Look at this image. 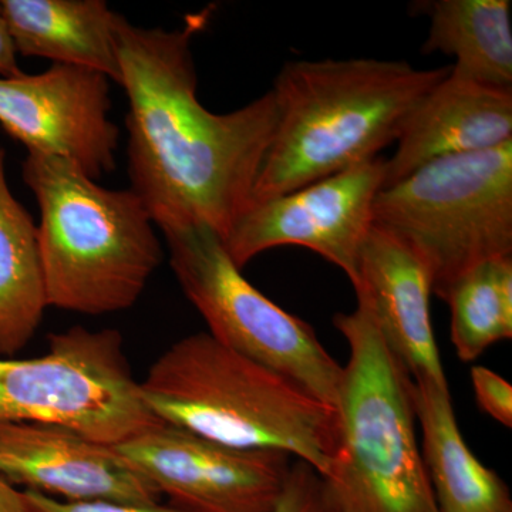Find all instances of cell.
<instances>
[{"mask_svg":"<svg viewBox=\"0 0 512 512\" xmlns=\"http://www.w3.org/2000/svg\"><path fill=\"white\" fill-rule=\"evenodd\" d=\"M208 20L204 10L163 29L121 16L117 52L131 190L163 234L205 227L224 241L251 205L278 109L271 90L231 113L202 106L191 43Z\"/></svg>","mask_w":512,"mask_h":512,"instance_id":"cell-1","label":"cell"},{"mask_svg":"<svg viewBox=\"0 0 512 512\" xmlns=\"http://www.w3.org/2000/svg\"><path fill=\"white\" fill-rule=\"evenodd\" d=\"M448 73L450 67L420 70L403 60L285 63L271 90L278 123L252 202L380 157L396 143L420 100Z\"/></svg>","mask_w":512,"mask_h":512,"instance_id":"cell-2","label":"cell"},{"mask_svg":"<svg viewBox=\"0 0 512 512\" xmlns=\"http://www.w3.org/2000/svg\"><path fill=\"white\" fill-rule=\"evenodd\" d=\"M165 424L238 450L279 451L328 476L338 450V412L288 377L225 348L210 333L165 350L140 382Z\"/></svg>","mask_w":512,"mask_h":512,"instance_id":"cell-3","label":"cell"},{"mask_svg":"<svg viewBox=\"0 0 512 512\" xmlns=\"http://www.w3.org/2000/svg\"><path fill=\"white\" fill-rule=\"evenodd\" d=\"M22 175L39 205L47 308L87 316L131 308L164 258L136 192L101 187L69 161L40 154H28Z\"/></svg>","mask_w":512,"mask_h":512,"instance_id":"cell-4","label":"cell"},{"mask_svg":"<svg viewBox=\"0 0 512 512\" xmlns=\"http://www.w3.org/2000/svg\"><path fill=\"white\" fill-rule=\"evenodd\" d=\"M333 323L349 362L336 404L338 450L322 478L329 512H439L417 443L409 370L362 302Z\"/></svg>","mask_w":512,"mask_h":512,"instance_id":"cell-5","label":"cell"},{"mask_svg":"<svg viewBox=\"0 0 512 512\" xmlns=\"http://www.w3.org/2000/svg\"><path fill=\"white\" fill-rule=\"evenodd\" d=\"M373 225L419 256L444 301L477 265L512 256V141L431 161L383 187Z\"/></svg>","mask_w":512,"mask_h":512,"instance_id":"cell-6","label":"cell"},{"mask_svg":"<svg viewBox=\"0 0 512 512\" xmlns=\"http://www.w3.org/2000/svg\"><path fill=\"white\" fill-rule=\"evenodd\" d=\"M66 427L119 446L161 423L148 410L119 330L74 326L32 359L0 357V424Z\"/></svg>","mask_w":512,"mask_h":512,"instance_id":"cell-7","label":"cell"},{"mask_svg":"<svg viewBox=\"0 0 512 512\" xmlns=\"http://www.w3.org/2000/svg\"><path fill=\"white\" fill-rule=\"evenodd\" d=\"M164 238L173 274L212 338L336 409L343 366L309 323L249 284L211 229H177L164 232Z\"/></svg>","mask_w":512,"mask_h":512,"instance_id":"cell-8","label":"cell"},{"mask_svg":"<svg viewBox=\"0 0 512 512\" xmlns=\"http://www.w3.org/2000/svg\"><path fill=\"white\" fill-rule=\"evenodd\" d=\"M382 157L357 164L269 200L252 202L222 241L239 269L278 247L311 249L359 279L360 256L373 228V204L386 180Z\"/></svg>","mask_w":512,"mask_h":512,"instance_id":"cell-9","label":"cell"},{"mask_svg":"<svg viewBox=\"0 0 512 512\" xmlns=\"http://www.w3.org/2000/svg\"><path fill=\"white\" fill-rule=\"evenodd\" d=\"M116 448L190 512H271L291 468L288 454L222 446L163 421Z\"/></svg>","mask_w":512,"mask_h":512,"instance_id":"cell-10","label":"cell"},{"mask_svg":"<svg viewBox=\"0 0 512 512\" xmlns=\"http://www.w3.org/2000/svg\"><path fill=\"white\" fill-rule=\"evenodd\" d=\"M110 83L104 74L60 63L0 77V126L28 154L62 158L97 181L116 168L120 140Z\"/></svg>","mask_w":512,"mask_h":512,"instance_id":"cell-11","label":"cell"},{"mask_svg":"<svg viewBox=\"0 0 512 512\" xmlns=\"http://www.w3.org/2000/svg\"><path fill=\"white\" fill-rule=\"evenodd\" d=\"M0 476L57 500L160 504V491L116 446L47 424H0Z\"/></svg>","mask_w":512,"mask_h":512,"instance_id":"cell-12","label":"cell"},{"mask_svg":"<svg viewBox=\"0 0 512 512\" xmlns=\"http://www.w3.org/2000/svg\"><path fill=\"white\" fill-rule=\"evenodd\" d=\"M357 302L369 309L413 382L448 384L431 323V278L412 249L373 225L360 256Z\"/></svg>","mask_w":512,"mask_h":512,"instance_id":"cell-13","label":"cell"},{"mask_svg":"<svg viewBox=\"0 0 512 512\" xmlns=\"http://www.w3.org/2000/svg\"><path fill=\"white\" fill-rule=\"evenodd\" d=\"M512 141V89L448 73L412 111L386 161L383 187L440 158L491 150Z\"/></svg>","mask_w":512,"mask_h":512,"instance_id":"cell-14","label":"cell"},{"mask_svg":"<svg viewBox=\"0 0 512 512\" xmlns=\"http://www.w3.org/2000/svg\"><path fill=\"white\" fill-rule=\"evenodd\" d=\"M0 12L25 57L84 67L120 86L117 26L121 15L104 0H0Z\"/></svg>","mask_w":512,"mask_h":512,"instance_id":"cell-15","label":"cell"},{"mask_svg":"<svg viewBox=\"0 0 512 512\" xmlns=\"http://www.w3.org/2000/svg\"><path fill=\"white\" fill-rule=\"evenodd\" d=\"M413 403L439 512H512L507 485L477 460L461 436L448 384L413 382Z\"/></svg>","mask_w":512,"mask_h":512,"instance_id":"cell-16","label":"cell"},{"mask_svg":"<svg viewBox=\"0 0 512 512\" xmlns=\"http://www.w3.org/2000/svg\"><path fill=\"white\" fill-rule=\"evenodd\" d=\"M430 18L423 55L454 59L450 73L498 89H512L510 0H433L419 3Z\"/></svg>","mask_w":512,"mask_h":512,"instance_id":"cell-17","label":"cell"},{"mask_svg":"<svg viewBox=\"0 0 512 512\" xmlns=\"http://www.w3.org/2000/svg\"><path fill=\"white\" fill-rule=\"evenodd\" d=\"M46 308L37 225L10 191L0 144V357L28 345Z\"/></svg>","mask_w":512,"mask_h":512,"instance_id":"cell-18","label":"cell"},{"mask_svg":"<svg viewBox=\"0 0 512 512\" xmlns=\"http://www.w3.org/2000/svg\"><path fill=\"white\" fill-rule=\"evenodd\" d=\"M451 342L461 362H473L512 338V256L477 265L451 286Z\"/></svg>","mask_w":512,"mask_h":512,"instance_id":"cell-19","label":"cell"},{"mask_svg":"<svg viewBox=\"0 0 512 512\" xmlns=\"http://www.w3.org/2000/svg\"><path fill=\"white\" fill-rule=\"evenodd\" d=\"M271 512H329L322 478L309 464L296 460Z\"/></svg>","mask_w":512,"mask_h":512,"instance_id":"cell-20","label":"cell"},{"mask_svg":"<svg viewBox=\"0 0 512 512\" xmlns=\"http://www.w3.org/2000/svg\"><path fill=\"white\" fill-rule=\"evenodd\" d=\"M28 512H190L175 505H138L126 503H114V501H82V503H70V501L57 500L37 491L23 490Z\"/></svg>","mask_w":512,"mask_h":512,"instance_id":"cell-21","label":"cell"},{"mask_svg":"<svg viewBox=\"0 0 512 512\" xmlns=\"http://www.w3.org/2000/svg\"><path fill=\"white\" fill-rule=\"evenodd\" d=\"M471 383L478 406L498 423L512 427V386L504 377L484 366L471 369Z\"/></svg>","mask_w":512,"mask_h":512,"instance_id":"cell-22","label":"cell"},{"mask_svg":"<svg viewBox=\"0 0 512 512\" xmlns=\"http://www.w3.org/2000/svg\"><path fill=\"white\" fill-rule=\"evenodd\" d=\"M22 73L18 64V53L0 12V77L19 76Z\"/></svg>","mask_w":512,"mask_h":512,"instance_id":"cell-23","label":"cell"},{"mask_svg":"<svg viewBox=\"0 0 512 512\" xmlns=\"http://www.w3.org/2000/svg\"><path fill=\"white\" fill-rule=\"evenodd\" d=\"M0 512H28L22 491L0 476Z\"/></svg>","mask_w":512,"mask_h":512,"instance_id":"cell-24","label":"cell"}]
</instances>
